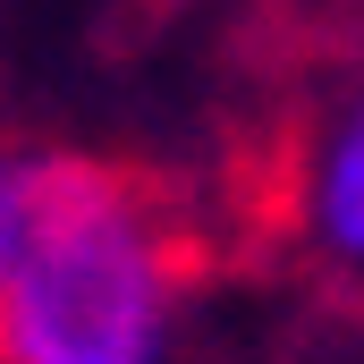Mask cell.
I'll use <instances>...</instances> for the list:
<instances>
[{"label":"cell","instance_id":"obj_1","mask_svg":"<svg viewBox=\"0 0 364 364\" xmlns=\"http://www.w3.org/2000/svg\"><path fill=\"white\" fill-rule=\"evenodd\" d=\"M178 246L144 186L93 153H0V339L9 364H161Z\"/></svg>","mask_w":364,"mask_h":364},{"label":"cell","instance_id":"obj_2","mask_svg":"<svg viewBox=\"0 0 364 364\" xmlns=\"http://www.w3.org/2000/svg\"><path fill=\"white\" fill-rule=\"evenodd\" d=\"M296 220L339 272H364V102H348L314 136L305 178H296Z\"/></svg>","mask_w":364,"mask_h":364},{"label":"cell","instance_id":"obj_3","mask_svg":"<svg viewBox=\"0 0 364 364\" xmlns=\"http://www.w3.org/2000/svg\"><path fill=\"white\" fill-rule=\"evenodd\" d=\"M0 364H9V339H0Z\"/></svg>","mask_w":364,"mask_h":364}]
</instances>
